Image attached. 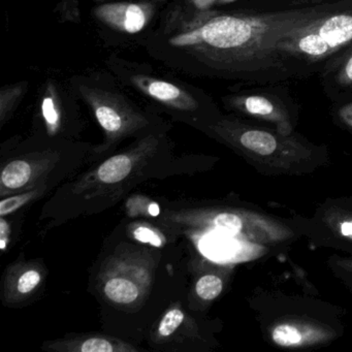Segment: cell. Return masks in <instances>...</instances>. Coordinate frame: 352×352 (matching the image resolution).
<instances>
[{"label":"cell","mask_w":352,"mask_h":352,"mask_svg":"<svg viewBox=\"0 0 352 352\" xmlns=\"http://www.w3.org/2000/svg\"><path fill=\"white\" fill-rule=\"evenodd\" d=\"M314 10L261 16L197 10L181 0L164 8L142 41L148 54L192 77H232L267 63L280 40L320 17Z\"/></svg>","instance_id":"obj_1"},{"label":"cell","mask_w":352,"mask_h":352,"mask_svg":"<svg viewBox=\"0 0 352 352\" xmlns=\"http://www.w3.org/2000/svg\"><path fill=\"white\" fill-rule=\"evenodd\" d=\"M170 156L166 131H157L135 139L121 153L110 156L74 183L57 192L67 199L65 211L72 215L102 211L117 201L133 185L160 170ZM65 204V205H67Z\"/></svg>","instance_id":"obj_2"},{"label":"cell","mask_w":352,"mask_h":352,"mask_svg":"<svg viewBox=\"0 0 352 352\" xmlns=\"http://www.w3.org/2000/svg\"><path fill=\"white\" fill-rule=\"evenodd\" d=\"M69 86L104 131V143L94 149V155L98 157L110 153L129 138L168 131V124L157 112L145 110L133 102L120 89L121 84L112 74L76 76Z\"/></svg>","instance_id":"obj_3"},{"label":"cell","mask_w":352,"mask_h":352,"mask_svg":"<svg viewBox=\"0 0 352 352\" xmlns=\"http://www.w3.org/2000/svg\"><path fill=\"white\" fill-rule=\"evenodd\" d=\"M110 73L150 102L153 110L180 122L203 129L216 120L213 102L205 92L172 76L154 72L150 65L112 56L107 61Z\"/></svg>","instance_id":"obj_4"},{"label":"cell","mask_w":352,"mask_h":352,"mask_svg":"<svg viewBox=\"0 0 352 352\" xmlns=\"http://www.w3.org/2000/svg\"><path fill=\"white\" fill-rule=\"evenodd\" d=\"M352 43L351 14L316 18L284 36L277 45L279 53L308 60H319Z\"/></svg>","instance_id":"obj_5"},{"label":"cell","mask_w":352,"mask_h":352,"mask_svg":"<svg viewBox=\"0 0 352 352\" xmlns=\"http://www.w3.org/2000/svg\"><path fill=\"white\" fill-rule=\"evenodd\" d=\"M152 278L149 261L131 255L113 256L100 275V288L111 302L129 306L147 294Z\"/></svg>","instance_id":"obj_6"},{"label":"cell","mask_w":352,"mask_h":352,"mask_svg":"<svg viewBox=\"0 0 352 352\" xmlns=\"http://www.w3.org/2000/svg\"><path fill=\"white\" fill-rule=\"evenodd\" d=\"M58 166V152L19 155L3 164L0 175V195H13L36 188H46L49 175Z\"/></svg>","instance_id":"obj_7"},{"label":"cell","mask_w":352,"mask_h":352,"mask_svg":"<svg viewBox=\"0 0 352 352\" xmlns=\"http://www.w3.org/2000/svg\"><path fill=\"white\" fill-rule=\"evenodd\" d=\"M157 1H119L96 8L94 15L100 25L112 34L146 36L157 19Z\"/></svg>","instance_id":"obj_8"},{"label":"cell","mask_w":352,"mask_h":352,"mask_svg":"<svg viewBox=\"0 0 352 352\" xmlns=\"http://www.w3.org/2000/svg\"><path fill=\"white\" fill-rule=\"evenodd\" d=\"M43 349L55 352H135L127 342L100 333H83L45 342Z\"/></svg>","instance_id":"obj_9"},{"label":"cell","mask_w":352,"mask_h":352,"mask_svg":"<svg viewBox=\"0 0 352 352\" xmlns=\"http://www.w3.org/2000/svg\"><path fill=\"white\" fill-rule=\"evenodd\" d=\"M43 270L38 263H14L8 267L3 296L9 304H18L30 298L42 283Z\"/></svg>","instance_id":"obj_10"},{"label":"cell","mask_w":352,"mask_h":352,"mask_svg":"<svg viewBox=\"0 0 352 352\" xmlns=\"http://www.w3.org/2000/svg\"><path fill=\"white\" fill-rule=\"evenodd\" d=\"M65 96V92L61 91L56 84H47L43 94L41 110L45 126L50 135L67 133V123L65 122L67 102L63 98Z\"/></svg>","instance_id":"obj_11"},{"label":"cell","mask_w":352,"mask_h":352,"mask_svg":"<svg viewBox=\"0 0 352 352\" xmlns=\"http://www.w3.org/2000/svg\"><path fill=\"white\" fill-rule=\"evenodd\" d=\"M232 108L243 111L251 116L276 121H286L285 112L273 100L263 96H234L228 98Z\"/></svg>","instance_id":"obj_12"},{"label":"cell","mask_w":352,"mask_h":352,"mask_svg":"<svg viewBox=\"0 0 352 352\" xmlns=\"http://www.w3.org/2000/svg\"><path fill=\"white\" fill-rule=\"evenodd\" d=\"M239 142L245 149L261 155H270L277 149L278 142L272 133L258 129L241 131Z\"/></svg>","instance_id":"obj_13"},{"label":"cell","mask_w":352,"mask_h":352,"mask_svg":"<svg viewBox=\"0 0 352 352\" xmlns=\"http://www.w3.org/2000/svg\"><path fill=\"white\" fill-rule=\"evenodd\" d=\"M44 189H32V190L18 193V195H14V197H8L6 199L3 197L1 201H0V216L5 217V216L10 215V214L17 211L20 208L25 206L26 204L30 203L36 197L42 195L44 193Z\"/></svg>","instance_id":"obj_14"},{"label":"cell","mask_w":352,"mask_h":352,"mask_svg":"<svg viewBox=\"0 0 352 352\" xmlns=\"http://www.w3.org/2000/svg\"><path fill=\"white\" fill-rule=\"evenodd\" d=\"M222 289H223L222 280L213 274L203 276L195 284V292L204 300H215L221 294Z\"/></svg>","instance_id":"obj_15"},{"label":"cell","mask_w":352,"mask_h":352,"mask_svg":"<svg viewBox=\"0 0 352 352\" xmlns=\"http://www.w3.org/2000/svg\"><path fill=\"white\" fill-rule=\"evenodd\" d=\"M184 321V313L181 309L172 308L164 315L160 324L157 333L160 338H168L174 335Z\"/></svg>","instance_id":"obj_16"},{"label":"cell","mask_w":352,"mask_h":352,"mask_svg":"<svg viewBox=\"0 0 352 352\" xmlns=\"http://www.w3.org/2000/svg\"><path fill=\"white\" fill-rule=\"evenodd\" d=\"M131 238L143 244L151 245V246L160 248L166 244V239L156 228L146 224H137L131 230Z\"/></svg>","instance_id":"obj_17"},{"label":"cell","mask_w":352,"mask_h":352,"mask_svg":"<svg viewBox=\"0 0 352 352\" xmlns=\"http://www.w3.org/2000/svg\"><path fill=\"white\" fill-rule=\"evenodd\" d=\"M274 342L280 346L296 345L302 341V335L292 325H278L272 333Z\"/></svg>","instance_id":"obj_18"},{"label":"cell","mask_w":352,"mask_h":352,"mask_svg":"<svg viewBox=\"0 0 352 352\" xmlns=\"http://www.w3.org/2000/svg\"><path fill=\"white\" fill-rule=\"evenodd\" d=\"M8 92L10 94L8 98H6L3 94H1V106H0V119H1V123H5L6 119L9 117L10 113L13 110L15 104H17L18 98L19 94H21V88L17 87H10L8 88Z\"/></svg>","instance_id":"obj_19"},{"label":"cell","mask_w":352,"mask_h":352,"mask_svg":"<svg viewBox=\"0 0 352 352\" xmlns=\"http://www.w3.org/2000/svg\"><path fill=\"white\" fill-rule=\"evenodd\" d=\"M337 80L341 85H352V50L344 58L337 74Z\"/></svg>","instance_id":"obj_20"},{"label":"cell","mask_w":352,"mask_h":352,"mask_svg":"<svg viewBox=\"0 0 352 352\" xmlns=\"http://www.w3.org/2000/svg\"><path fill=\"white\" fill-rule=\"evenodd\" d=\"M10 238H11V226L5 217L0 216V249L3 253L6 252L9 246Z\"/></svg>","instance_id":"obj_21"},{"label":"cell","mask_w":352,"mask_h":352,"mask_svg":"<svg viewBox=\"0 0 352 352\" xmlns=\"http://www.w3.org/2000/svg\"><path fill=\"white\" fill-rule=\"evenodd\" d=\"M340 116L347 124L352 126V104H346L340 110Z\"/></svg>","instance_id":"obj_22"},{"label":"cell","mask_w":352,"mask_h":352,"mask_svg":"<svg viewBox=\"0 0 352 352\" xmlns=\"http://www.w3.org/2000/svg\"><path fill=\"white\" fill-rule=\"evenodd\" d=\"M341 232L343 236H345L346 238L350 239L352 240V220L350 221L343 222L341 224Z\"/></svg>","instance_id":"obj_23"},{"label":"cell","mask_w":352,"mask_h":352,"mask_svg":"<svg viewBox=\"0 0 352 352\" xmlns=\"http://www.w3.org/2000/svg\"><path fill=\"white\" fill-rule=\"evenodd\" d=\"M230 3V1H234V0H218V3Z\"/></svg>","instance_id":"obj_24"}]
</instances>
